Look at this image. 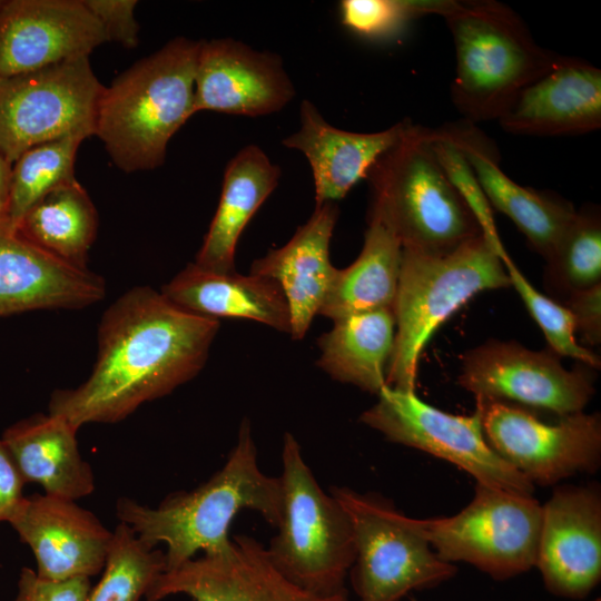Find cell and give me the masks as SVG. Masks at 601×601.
<instances>
[{"instance_id":"6da1fadb","label":"cell","mask_w":601,"mask_h":601,"mask_svg":"<svg viewBox=\"0 0 601 601\" xmlns=\"http://www.w3.org/2000/svg\"><path fill=\"white\" fill-rule=\"evenodd\" d=\"M219 327V319L187 312L160 290L134 287L102 314L88 378L75 388L56 390L48 413L78 430L120 422L193 380L204 368Z\"/></svg>"},{"instance_id":"7a4b0ae2","label":"cell","mask_w":601,"mask_h":601,"mask_svg":"<svg viewBox=\"0 0 601 601\" xmlns=\"http://www.w3.org/2000/svg\"><path fill=\"white\" fill-rule=\"evenodd\" d=\"M282 503L280 479L260 470L250 424L244 420L226 463L208 481L189 492L166 496L156 508L121 496L116 515L147 546L166 545L168 571L199 551L214 554L227 550L231 522L242 510L256 511L277 528Z\"/></svg>"},{"instance_id":"3957f363","label":"cell","mask_w":601,"mask_h":601,"mask_svg":"<svg viewBox=\"0 0 601 601\" xmlns=\"http://www.w3.org/2000/svg\"><path fill=\"white\" fill-rule=\"evenodd\" d=\"M199 47L200 40L175 38L104 87L95 136L119 169L164 164L169 140L195 114Z\"/></svg>"},{"instance_id":"277c9868","label":"cell","mask_w":601,"mask_h":601,"mask_svg":"<svg viewBox=\"0 0 601 601\" xmlns=\"http://www.w3.org/2000/svg\"><path fill=\"white\" fill-rule=\"evenodd\" d=\"M366 179L372 193L370 215L395 233L402 248L446 255L483 236L440 164L430 128L411 122Z\"/></svg>"},{"instance_id":"5b68a950","label":"cell","mask_w":601,"mask_h":601,"mask_svg":"<svg viewBox=\"0 0 601 601\" xmlns=\"http://www.w3.org/2000/svg\"><path fill=\"white\" fill-rule=\"evenodd\" d=\"M441 17L455 48L452 100L471 121L497 120L558 58L540 47L521 18L503 3L452 0Z\"/></svg>"},{"instance_id":"8992f818","label":"cell","mask_w":601,"mask_h":601,"mask_svg":"<svg viewBox=\"0 0 601 601\" xmlns=\"http://www.w3.org/2000/svg\"><path fill=\"white\" fill-rule=\"evenodd\" d=\"M508 286L505 267L483 236L446 255L402 248L386 385L415 392L418 359L433 333L477 293Z\"/></svg>"},{"instance_id":"52a82bcc","label":"cell","mask_w":601,"mask_h":601,"mask_svg":"<svg viewBox=\"0 0 601 601\" xmlns=\"http://www.w3.org/2000/svg\"><path fill=\"white\" fill-rule=\"evenodd\" d=\"M282 518L266 549L274 566L290 582L321 597L346 594L345 579L354 563L349 519L316 482L293 434L282 451Z\"/></svg>"},{"instance_id":"ba28073f","label":"cell","mask_w":601,"mask_h":601,"mask_svg":"<svg viewBox=\"0 0 601 601\" xmlns=\"http://www.w3.org/2000/svg\"><path fill=\"white\" fill-rule=\"evenodd\" d=\"M331 494L346 512L354 534L349 570L358 601H401L408 592L436 587L456 568L442 560L390 501L348 487Z\"/></svg>"},{"instance_id":"9c48e42d","label":"cell","mask_w":601,"mask_h":601,"mask_svg":"<svg viewBox=\"0 0 601 601\" xmlns=\"http://www.w3.org/2000/svg\"><path fill=\"white\" fill-rule=\"evenodd\" d=\"M541 518L533 495L476 484L473 500L455 515L410 523L442 560L504 580L535 566Z\"/></svg>"},{"instance_id":"30bf717a","label":"cell","mask_w":601,"mask_h":601,"mask_svg":"<svg viewBox=\"0 0 601 601\" xmlns=\"http://www.w3.org/2000/svg\"><path fill=\"white\" fill-rule=\"evenodd\" d=\"M104 87L88 57L0 76L1 155L13 164L35 146L95 136Z\"/></svg>"},{"instance_id":"8fae6325","label":"cell","mask_w":601,"mask_h":601,"mask_svg":"<svg viewBox=\"0 0 601 601\" xmlns=\"http://www.w3.org/2000/svg\"><path fill=\"white\" fill-rule=\"evenodd\" d=\"M359 420L393 443L443 459L476 484L532 495L534 485L487 443L480 413L455 415L423 402L415 392L385 386Z\"/></svg>"},{"instance_id":"7c38bea8","label":"cell","mask_w":601,"mask_h":601,"mask_svg":"<svg viewBox=\"0 0 601 601\" xmlns=\"http://www.w3.org/2000/svg\"><path fill=\"white\" fill-rule=\"evenodd\" d=\"M490 446L533 485H552L601 462V420L583 412L553 424L526 410L493 400H476Z\"/></svg>"},{"instance_id":"4fadbf2b","label":"cell","mask_w":601,"mask_h":601,"mask_svg":"<svg viewBox=\"0 0 601 601\" xmlns=\"http://www.w3.org/2000/svg\"><path fill=\"white\" fill-rule=\"evenodd\" d=\"M588 368L568 371L553 351L489 341L463 355L457 381L476 400L512 401L564 416L582 412L594 394Z\"/></svg>"},{"instance_id":"5bb4252c","label":"cell","mask_w":601,"mask_h":601,"mask_svg":"<svg viewBox=\"0 0 601 601\" xmlns=\"http://www.w3.org/2000/svg\"><path fill=\"white\" fill-rule=\"evenodd\" d=\"M179 594L193 601H348L347 593L321 597L294 584L274 566L266 549L247 535H234L223 552L162 572L145 598L161 601Z\"/></svg>"},{"instance_id":"9a60e30c","label":"cell","mask_w":601,"mask_h":601,"mask_svg":"<svg viewBox=\"0 0 601 601\" xmlns=\"http://www.w3.org/2000/svg\"><path fill=\"white\" fill-rule=\"evenodd\" d=\"M106 41L82 0H8L0 7V76L88 57Z\"/></svg>"},{"instance_id":"2e32d148","label":"cell","mask_w":601,"mask_h":601,"mask_svg":"<svg viewBox=\"0 0 601 601\" xmlns=\"http://www.w3.org/2000/svg\"><path fill=\"white\" fill-rule=\"evenodd\" d=\"M535 566L545 588L569 599L587 597L601 578V495L593 486L564 485L542 506Z\"/></svg>"},{"instance_id":"e0dca14e","label":"cell","mask_w":601,"mask_h":601,"mask_svg":"<svg viewBox=\"0 0 601 601\" xmlns=\"http://www.w3.org/2000/svg\"><path fill=\"white\" fill-rule=\"evenodd\" d=\"M295 93L277 55L255 50L230 38L200 40L195 75V114L266 116L282 110Z\"/></svg>"},{"instance_id":"ac0fdd59","label":"cell","mask_w":601,"mask_h":601,"mask_svg":"<svg viewBox=\"0 0 601 601\" xmlns=\"http://www.w3.org/2000/svg\"><path fill=\"white\" fill-rule=\"evenodd\" d=\"M9 523L33 552L41 578H91L105 569L114 531L76 501L24 496Z\"/></svg>"},{"instance_id":"d6986e66","label":"cell","mask_w":601,"mask_h":601,"mask_svg":"<svg viewBox=\"0 0 601 601\" xmlns=\"http://www.w3.org/2000/svg\"><path fill=\"white\" fill-rule=\"evenodd\" d=\"M104 278L27 240L0 214V317L36 309H80L105 297Z\"/></svg>"},{"instance_id":"ffe728a7","label":"cell","mask_w":601,"mask_h":601,"mask_svg":"<svg viewBox=\"0 0 601 601\" xmlns=\"http://www.w3.org/2000/svg\"><path fill=\"white\" fill-rule=\"evenodd\" d=\"M518 135H578L601 127V70L579 58L560 57L526 86L497 119Z\"/></svg>"},{"instance_id":"44dd1931","label":"cell","mask_w":601,"mask_h":601,"mask_svg":"<svg viewBox=\"0 0 601 601\" xmlns=\"http://www.w3.org/2000/svg\"><path fill=\"white\" fill-rule=\"evenodd\" d=\"M402 120L376 132H353L328 124L308 100L299 107V128L282 144L304 154L312 168L316 205L336 203L393 147L410 126Z\"/></svg>"},{"instance_id":"7402d4cb","label":"cell","mask_w":601,"mask_h":601,"mask_svg":"<svg viewBox=\"0 0 601 601\" xmlns=\"http://www.w3.org/2000/svg\"><path fill=\"white\" fill-rule=\"evenodd\" d=\"M338 217L336 203L316 205L309 219L280 248L269 250L252 264L250 273L275 280L282 288L290 315V333L302 339L319 313L336 269L329 244Z\"/></svg>"},{"instance_id":"603a6c76","label":"cell","mask_w":601,"mask_h":601,"mask_svg":"<svg viewBox=\"0 0 601 601\" xmlns=\"http://www.w3.org/2000/svg\"><path fill=\"white\" fill-rule=\"evenodd\" d=\"M446 127L473 169L491 207L506 215L531 247L548 260L577 215L573 205L511 179L499 165L495 147L470 124Z\"/></svg>"},{"instance_id":"cb8c5ba5","label":"cell","mask_w":601,"mask_h":601,"mask_svg":"<svg viewBox=\"0 0 601 601\" xmlns=\"http://www.w3.org/2000/svg\"><path fill=\"white\" fill-rule=\"evenodd\" d=\"M78 428L66 418L38 413L18 421L1 440L26 483H37L45 494L77 501L92 494L96 479L81 456Z\"/></svg>"},{"instance_id":"d4e9b609","label":"cell","mask_w":601,"mask_h":601,"mask_svg":"<svg viewBox=\"0 0 601 601\" xmlns=\"http://www.w3.org/2000/svg\"><path fill=\"white\" fill-rule=\"evenodd\" d=\"M161 294L176 306L206 317L244 318L290 333V315L280 286L249 273H216L188 264Z\"/></svg>"},{"instance_id":"484cf974","label":"cell","mask_w":601,"mask_h":601,"mask_svg":"<svg viewBox=\"0 0 601 601\" xmlns=\"http://www.w3.org/2000/svg\"><path fill=\"white\" fill-rule=\"evenodd\" d=\"M280 168L256 145L242 148L227 164L219 203L195 264L233 273L238 239L258 208L276 188Z\"/></svg>"},{"instance_id":"4316f807","label":"cell","mask_w":601,"mask_h":601,"mask_svg":"<svg viewBox=\"0 0 601 601\" xmlns=\"http://www.w3.org/2000/svg\"><path fill=\"white\" fill-rule=\"evenodd\" d=\"M317 341V365L332 378L378 394L386 386V371L395 338L393 308H380L334 319Z\"/></svg>"},{"instance_id":"83f0119b","label":"cell","mask_w":601,"mask_h":601,"mask_svg":"<svg viewBox=\"0 0 601 601\" xmlns=\"http://www.w3.org/2000/svg\"><path fill=\"white\" fill-rule=\"evenodd\" d=\"M402 259L395 233L370 215L362 252L344 269H336L319 315L337 319L347 315L393 308Z\"/></svg>"},{"instance_id":"f1b7e54d","label":"cell","mask_w":601,"mask_h":601,"mask_svg":"<svg viewBox=\"0 0 601 601\" xmlns=\"http://www.w3.org/2000/svg\"><path fill=\"white\" fill-rule=\"evenodd\" d=\"M31 244L78 268L98 230V213L86 189L73 180L49 191L16 225Z\"/></svg>"},{"instance_id":"f546056e","label":"cell","mask_w":601,"mask_h":601,"mask_svg":"<svg viewBox=\"0 0 601 601\" xmlns=\"http://www.w3.org/2000/svg\"><path fill=\"white\" fill-rule=\"evenodd\" d=\"M81 137H66L24 151L13 164L7 216L17 225L49 191L76 180L75 161Z\"/></svg>"},{"instance_id":"4dcf8cb0","label":"cell","mask_w":601,"mask_h":601,"mask_svg":"<svg viewBox=\"0 0 601 601\" xmlns=\"http://www.w3.org/2000/svg\"><path fill=\"white\" fill-rule=\"evenodd\" d=\"M545 285L563 300L601 284V221L597 210L577 215L546 260Z\"/></svg>"},{"instance_id":"1f68e13d","label":"cell","mask_w":601,"mask_h":601,"mask_svg":"<svg viewBox=\"0 0 601 601\" xmlns=\"http://www.w3.org/2000/svg\"><path fill=\"white\" fill-rule=\"evenodd\" d=\"M165 570L164 551L147 546L119 522L102 575L86 601H139Z\"/></svg>"},{"instance_id":"d6a6232c","label":"cell","mask_w":601,"mask_h":601,"mask_svg":"<svg viewBox=\"0 0 601 601\" xmlns=\"http://www.w3.org/2000/svg\"><path fill=\"white\" fill-rule=\"evenodd\" d=\"M452 0H342V24L356 36L371 41L398 39L414 20L442 16Z\"/></svg>"},{"instance_id":"836d02e7","label":"cell","mask_w":601,"mask_h":601,"mask_svg":"<svg viewBox=\"0 0 601 601\" xmlns=\"http://www.w3.org/2000/svg\"><path fill=\"white\" fill-rule=\"evenodd\" d=\"M502 263L511 285L542 329L551 351L559 356L571 357L593 370H599L601 365L599 356L575 341V325L571 312L535 289L510 257Z\"/></svg>"},{"instance_id":"e575fe53","label":"cell","mask_w":601,"mask_h":601,"mask_svg":"<svg viewBox=\"0 0 601 601\" xmlns=\"http://www.w3.org/2000/svg\"><path fill=\"white\" fill-rule=\"evenodd\" d=\"M434 151L446 176L474 215L489 246L504 262L508 255L493 217L492 207L464 154L446 126L431 129Z\"/></svg>"},{"instance_id":"d590c367","label":"cell","mask_w":601,"mask_h":601,"mask_svg":"<svg viewBox=\"0 0 601 601\" xmlns=\"http://www.w3.org/2000/svg\"><path fill=\"white\" fill-rule=\"evenodd\" d=\"M91 588L90 578L51 580L22 568L14 601H86Z\"/></svg>"},{"instance_id":"8d00e7d4","label":"cell","mask_w":601,"mask_h":601,"mask_svg":"<svg viewBox=\"0 0 601 601\" xmlns=\"http://www.w3.org/2000/svg\"><path fill=\"white\" fill-rule=\"evenodd\" d=\"M101 24L107 41H115L127 49L139 42V24L135 19L136 0H82Z\"/></svg>"},{"instance_id":"74e56055","label":"cell","mask_w":601,"mask_h":601,"mask_svg":"<svg viewBox=\"0 0 601 601\" xmlns=\"http://www.w3.org/2000/svg\"><path fill=\"white\" fill-rule=\"evenodd\" d=\"M574 318L575 332L590 345L601 342V284L575 292L564 299Z\"/></svg>"},{"instance_id":"f35d334b","label":"cell","mask_w":601,"mask_h":601,"mask_svg":"<svg viewBox=\"0 0 601 601\" xmlns=\"http://www.w3.org/2000/svg\"><path fill=\"white\" fill-rule=\"evenodd\" d=\"M26 481L0 439V522H8L23 500Z\"/></svg>"},{"instance_id":"ab89813d","label":"cell","mask_w":601,"mask_h":601,"mask_svg":"<svg viewBox=\"0 0 601 601\" xmlns=\"http://www.w3.org/2000/svg\"><path fill=\"white\" fill-rule=\"evenodd\" d=\"M12 164H10L0 152V214L7 213Z\"/></svg>"},{"instance_id":"60d3db41","label":"cell","mask_w":601,"mask_h":601,"mask_svg":"<svg viewBox=\"0 0 601 601\" xmlns=\"http://www.w3.org/2000/svg\"><path fill=\"white\" fill-rule=\"evenodd\" d=\"M2 1H3V0H0V7H1V4H2Z\"/></svg>"}]
</instances>
